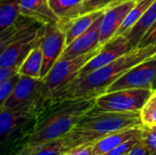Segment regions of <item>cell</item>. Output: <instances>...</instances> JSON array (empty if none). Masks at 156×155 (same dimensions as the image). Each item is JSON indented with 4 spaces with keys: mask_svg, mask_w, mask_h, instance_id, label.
<instances>
[{
    "mask_svg": "<svg viewBox=\"0 0 156 155\" xmlns=\"http://www.w3.org/2000/svg\"><path fill=\"white\" fill-rule=\"evenodd\" d=\"M141 140H142V134L132 138L131 140L125 142L124 143L121 144L117 148L110 151L109 153L103 155H127L133 150L134 146H136L141 142Z\"/></svg>",
    "mask_w": 156,
    "mask_h": 155,
    "instance_id": "27",
    "label": "cell"
},
{
    "mask_svg": "<svg viewBox=\"0 0 156 155\" xmlns=\"http://www.w3.org/2000/svg\"><path fill=\"white\" fill-rule=\"evenodd\" d=\"M39 39V32L17 40L0 51V68L20 67Z\"/></svg>",
    "mask_w": 156,
    "mask_h": 155,
    "instance_id": "13",
    "label": "cell"
},
{
    "mask_svg": "<svg viewBox=\"0 0 156 155\" xmlns=\"http://www.w3.org/2000/svg\"><path fill=\"white\" fill-rule=\"evenodd\" d=\"M44 79L21 75L9 98L0 108L24 111L37 115L43 107Z\"/></svg>",
    "mask_w": 156,
    "mask_h": 155,
    "instance_id": "5",
    "label": "cell"
},
{
    "mask_svg": "<svg viewBox=\"0 0 156 155\" xmlns=\"http://www.w3.org/2000/svg\"><path fill=\"white\" fill-rule=\"evenodd\" d=\"M128 89L155 90L156 56L141 62L128 70L108 89L107 92Z\"/></svg>",
    "mask_w": 156,
    "mask_h": 155,
    "instance_id": "9",
    "label": "cell"
},
{
    "mask_svg": "<svg viewBox=\"0 0 156 155\" xmlns=\"http://www.w3.org/2000/svg\"><path fill=\"white\" fill-rule=\"evenodd\" d=\"M20 67L0 68V82H3L19 73Z\"/></svg>",
    "mask_w": 156,
    "mask_h": 155,
    "instance_id": "30",
    "label": "cell"
},
{
    "mask_svg": "<svg viewBox=\"0 0 156 155\" xmlns=\"http://www.w3.org/2000/svg\"><path fill=\"white\" fill-rule=\"evenodd\" d=\"M131 50H133V48L124 36L114 37L105 43L101 51L81 69L79 76L88 74L105 65H108Z\"/></svg>",
    "mask_w": 156,
    "mask_h": 155,
    "instance_id": "10",
    "label": "cell"
},
{
    "mask_svg": "<svg viewBox=\"0 0 156 155\" xmlns=\"http://www.w3.org/2000/svg\"><path fill=\"white\" fill-rule=\"evenodd\" d=\"M136 0H129L113 7L105 9L101 23L100 44L104 45L111 40L120 29L127 15L134 6Z\"/></svg>",
    "mask_w": 156,
    "mask_h": 155,
    "instance_id": "12",
    "label": "cell"
},
{
    "mask_svg": "<svg viewBox=\"0 0 156 155\" xmlns=\"http://www.w3.org/2000/svg\"><path fill=\"white\" fill-rule=\"evenodd\" d=\"M21 0H1L0 4V30L11 26L20 16Z\"/></svg>",
    "mask_w": 156,
    "mask_h": 155,
    "instance_id": "22",
    "label": "cell"
},
{
    "mask_svg": "<svg viewBox=\"0 0 156 155\" xmlns=\"http://www.w3.org/2000/svg\"><path fill=\"white\" fill-rule=\"evenodd\" d=\"M142 120L144 125L155 126L156 125V99L151 97L149 101L145 104L141 111Z\"/></svg>",
    "mask_w": 156,
    "mask_h": 155,
    "instance_id": "24",
    "label": "cell"
},
{
    "mask_svg": "<svg viewBox=\"0 0 156 155\" xmlns=\"http://www.w3.org/2000/svg\"><path fill=\"white\" fill-rule=\"evenodd\" d=\"M155 0H136L134 6L131 9L126 18L124 19L120 29L117 31L114 37L125 35L142 17V16L146 12V10L151 6V5Z\"/></svg>",
    "mask_w": 156,
    "mask_h": 155,
    "instance_id": "20",
    "label": "cell"
},
{
    "mask_svg": "<svg viewBox=\"0 0 156 155\" xmlns=\"http://www.w3.org/2000/svg\"><path fill=\"white\" fill-rule=\"evenodd\" d=\"M66 148L63 139H57L37 146L20 150L16 155H64Z\"/></svg>",
    "mask_w": 156,
    "mask_h": 155,
    "instance_id": "21",
    "label": "cell"
},
{
    "mask_svg": "<svg viewBox=\"0 0 156 155\" xmlns=\"http://www.w3.org/2000/svg\"><path fill=\"white\" fill-rule=\"evenodd\" d=\"M93 144H82L68 150L64 155H92Z\"/></svg>",
    "mask_w": 156,
    "mask_h": 155,
    "instance_id": "29",
    "label": "cell"
},
{
    "mask_svg": "<svg viewBox=\"0 0 156 155\" xmlns=\"http://www.w3.org/2000/svg\"><path fill=\"white\" fill-rule=\"evenodd\" d=\"M85 0H49L50 7L59 21H67L80 16Z\"/></svg>",
    "mask_w": 156,
    "mask_h": 155,
    "instance_id": "18",
    "label": "cell"
},
{
    "mask_svg": "<svg viewBox=\"0 0 156 155\" xmlns=\"http://www.w3.org/2000/svg\"><path fill=\"white\" fill-rule=\"evenodd\" d=\"M105 10L87 13L67 21H58V26L62 28L66 36V46L79 37L88 30L93 23L104 13Z\"/></svg>",
    "mask_w": 156,
    "mask_h": 155,
    "instance_id": "15",
    "label": "cell"
},
{
    "mask_svg": "<svg viewBox=\"0 0 156 155\" xmlns=\"http://www.w3.org/2000/svg\"><path fill=\"white\" fill-rule=\"evenodd\" d=\"M156 21V0L142 16L138 22L123 35L129 41L133 49L137 48L140 41Z\"/></svg>",
    "mask_w": 156,
    "mask_h": 155,
    "instance_id": "17",
    "label": "cell"
},
{
    "mask_svg": "<svg viewBox=\"0 0 156 155\" xmlns=\"http://www.w3.org/2000/svg\"><path fill=\"white\" fill-rule=\"evenodd\" d=\"M38 43L43 54L40 78L44 79L60 58L66 48V36L58 23L43 25L39 30Z\"/></svg>",
    "mask_w": 156,
    "mask_h": 155,
    "instance_id": "7",
    "label": "cell"
},
{
    "mask_svg": "<svg viewBox=\"0 0 156 155\" xmlns=\"http://www.w3.org/2000/svg\"><path fill=\"white\" fill-rule=\"evenodd\" d=\"M0 135L2 145L10 141L17 140L16 136L20 137L19 135L29 137L36 126L37 114L5 108H0Z\"/></svg>",
    "mask_w": 156,
    "mask_h": 155,
    "instance_id": "8",
    "label": "cell"
},
{
    "mask_svg": "<svg viewBox=\"0 0 156 155\" xmlns=\"http://www.w3.org/2000/svg\"><path fill=\"white\" fill-rule=\"evenodd\" d=\"M142 143L152 155H156V130L148 125L142 127Z\"/></svg>",
    "mask_w": 156,
    "mask_h": 155,
    "instance_id": "23",
    "label": "cell"
},
{
    "mask_svg": "<svg viewBox=\"0 0 156 155\" xmlns=\"http://www.w3.org/2000/svg\"><path fill=\"white\" fill-rule=\"evenodd\" d=\"M42 65L43 54L39 43L37 42L36 47L31 50V52L20 66L19 73L21 75L28 76L31 78H40Z\"/></svg>",
    "mask_w": 156,
    "mask_h": 155,
    "instance_id": "19",
    "label": "cell"
},
{
    "mask_svg": "<svg viewBox=\"0 0 156 155\" xmlns=\"http://www.w3.org/2000/svg\"><path fill=\"white\" fill-rule=\"evenodd\" d=\"M105 12V11H104ZM104 13L93 23V25L81 34L79 37L66 46L59 59H73L82 55H85L98 48L100 44L101 23Z\"/></svg>",
    "mask_w": 156,
    "mask_h": 155,
    "instance_id": "11",
    "label": "cell"
},
{
    "mask_svg": "<svg viewBox=\"0 0 156 155\" xmlns=\"http://www.w3.org/2000/svg\"><path fill=\"white\" fill-rule=\"evenodd\" d=\"M126 1H129V0H115L108 8H110V7H113V6H115V5H120V4H122V3H124V2H126Z\"/></svg>",
    "mask_w": 156,
    "mask_h": 155,
    "instance_id": "32",
    "label": "cell"
},
{
    "mask_svg": "<svg viewBox=\"0 0 156 155\" xmlns=\"http://www.w3.org/2000/svg\"><path fill=\"white\" fill-rule=\"evenodd\" d=\"M152 97H154V98H155V99H156V90H154V93H153Z\"/></svg>",
    "mask_w": 156,
    "mask_h": 155,
    "instance_id": "33",
    "label": "cell"
},
{
    "mask_svg": "<svg viewBox=\"0 0 156 155\" xmlns=\"http://www.w3.org/2000/svg\"><path fill=\"white\" fill-rule=\"evenodd\" d=\"M155 56L156 45L134 48L108 65L88 74L78 76L55 92L45 107L50 103L64 100L96 99L106 93L108 89L128 70Z\"/></svg>",
    "mask_w": 156,
    "mask_h": 155,
    "instance_id": "1",
    "label": "cell"
},
{
    "mask_svg": "<svg viewBox=\"0 0 156 155\" xmlns=\"http://www.w3.org/2000/svg\"><path fill=\"white\" fill-rule=\"evenodd\" d=\"M127 155H152L149 151L146 149V147L142 143V140L141 142L133 148V150L128 153Z\"/></svg>",
    "mask_w": 156,
    "mask_h": 155,
    "instance_id": "31",
    "label": "cell"
},
{
    "mask_svg": "<svg viewBox=\"0 0 156 155\" xmlns=\"http://www.w3.org/2000/svg\"><path fill=\"white\" fill-rule=\"evenodd\" d=\"M152 45H156V21L144 36L137 48H145Z\"/></svg>",
    "mask_w": 156,
    "mask_h": 155,
    "instance_id": "28",
    "label": "cell"
},
{
    "mask_svg": "<svg viewBox=\"0 0 156 155\" xmlns=\"http://www.w3.org/2000/svg\"><path fill=\"white\" fill-rule=\"evenodd\" d=\"M142 127L143 126L122 130V131L113 132L112 134H109L100 139L99 141L93 143L92 155L105 154L109 153L110 151L117 148L121 144L124 143L125 142L131 140L132 138L141 135L143 132Z\"/></svg>",
    "mask_w": 156,
    "mask_h": 155,
    "instance_id": "16",
    "label": "cell"
},
{
    "mask_svg": "<svg viewBox=\"0 0 156 155\" xmlns=\"http://www.w3.org/2000/svg\"><path fill=\"white\" fill-rule=\"evenodd\" d=\"M154 90L128 89L104 93L96 98L94 108L112 112H141Z\"/></svg>",
    "mask_w": 156,
    "mask_h": 155,
    "instance_id": "6",
    "label": "cell"
},
{
    "mask_svg": "<svg viewBox=\"0 0 156 155\" xmlns=\"http://www.w3.org/2000/svg\"><path fill=\"white\" fill-rule=\"evenodd\" d=\"M143 125L141 112L102 111L93 107L62 139L67 152L82 144H93L113 132Z\"/></svg>",
    "mask_w": 156,
    "mask_h": 155,
    "instance_id": "3",
    "label": "cell"
},
{
    "mask_svg": "<svg viewBox=\"0 0 156 155\" xmlns=\"http://www.w3.org/2000/svg\"><path fill=\"white\" fill-rule=\"evenodd\" d=\"M20 13L42 25L56 24L59 21L50 7L49 0H21Z\"/></svg>",
    "mask_w": 156,
    "mask_h": 155,
    "instance_id": "14",
    "label": "cell"
},
{
    "mask_svg": "<svg viewBox=\"0 0 156 155\" xmlns=\"http://www.w3.org/2000/svg\"><path fill=\"white\" fill-rule=\"evenodd\" d=\"M103 45L85 55L73 59H58L49 72L46 75L43 88V107L49 100L51 96L68 85L80 75L81 69L94 58L101 49Z\"/></svg>",
    "mask_w": 156,
    "mask_h": 155,
    "instance_id": "4",
    "label": "cell"
},
{
    "mask_svg": "<svg viewBox=\"0 0 156 155\" xmlns=\"http://www.w3.org/2000/svg\"><path fill=\"white\" fill-rule=\"evenodd\" d=\"M96 99L54 102L44 107L37 115L34 131L23 149L37 146L63 138L95 105Z\"/></svg>",
    "mask_w": 156,
    "mask_h": 155,
    "instance_id": "2",
    "label": "cell"
},
{
    "mask_svg": "<svg viewBox=\"0 0 156 155\" xmlns=\"http://www.w3.org/2000/svg\"><path fill=\"white\" fill-rule=\"evenodd\" d=\"M151 127H153V128H154V130H156V125H155V126H151Z\"/></svg>",
    "mask_w": 156,
    "mask_h": 155,
    "instance_id": "34",
    "label": "cell"
},
{
    "mask_svg": "<svg viewBox=\"0 0 156 155\" xmlns=\"http://www.w3.org/2000/svg\"><path fill=\"white\" fill-rule=\"evenodd\" d=\"M21 74L18 73L16 76L0 82V106L5 103V101L9 98V96L14 91L16 84L20 79Z\"/></svg>",
    "mask_w": 156,
    "mask_h": 155,
    "instance_id": "25",
    "label": "cell"
},
{
    "mask_svg": "<svg viewBox=\"0 0 156 155\" xmlns=\"http://www.w3.org/2000/svg\"><path fill=\"white\" fill-rule=\"evenodd\" d=\"M115 0H85L81 6L80 16L90 12L105 10Z\"/></svg>",
    "mask_w": 156,
    "mask_h": 155,
    "instance_id": "26",
    "label": "cell"
}]
</instances>
